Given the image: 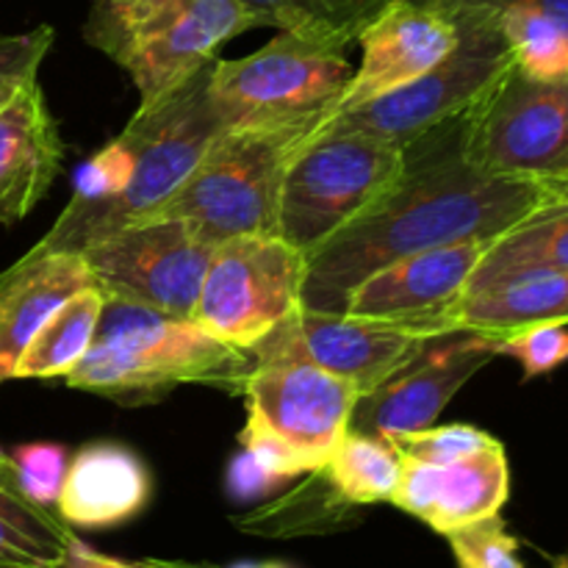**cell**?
<instances>
[{
  "instance_id": "cell-8",
  "label": "cell",
  "mask_w": 568,
  "mask_h": 568,
  "mask_svg": "<svg viewBox=\"0 0 568 568\" xmlns=\"http://www.w3.org/2000/svg\"><path fill=\"white\" fill-rule=\"evenodd\" d=\"M405 166V148L353 128L322 125L292 155L277 205V236L308 258L383 197Z\"/></svg>"
},
{
  "instance_id": "cell-4",
  "label": "cell",
  "mask_w": 568,
  "mask_h": 568,
  "mask_svg": "<svg viewBox=\"0 0 568 568\" xmlns=\"http://www.w3.org/2000/svg\"><path fill=\"white\" fill-rule=\"evenodd\" d=\"M255 28L244 0H92L83 39L136 83L139 105L166 98Z\"/></svg>"
},
{
  "instance_id": "cell-21",
  "label": "cell",
  "mask_w": 568,
  "mask_h": 568,
  "mask_svg": "<svg viewBox=\"0 0 568 568\" xmlns=\"http://www.w3.org/2000/svg\"><path fill=\"white\" fill-rule=\"evenodd\" d=\"M544 322L568 325V270L527 266L503 272L466 288L453 308L455 331L494 338Z\"/></svg>"
},
{
  "instance_id": "cell-37",
  "label": "cell",
  "mask_w": 568,
  "mask_h": 568,
  "mask_svg": "<svg viewBox=\"0 0 568 568\" xmlns=\"http://www.w3.org/2000/svg\"><path fill=\"white\" fill-rule=\"evenodd\" d=\"M233 568H283V566H233Z\"/></svg>"
},
{
  "instance_id": "cell-27",
  "label": "cell",
  "mask_w": 568,
  "mask_h": 568,
  "mask_svg": "<svg viewBox=\"0 0 568 568\" xmlns=\"http://www.w3.org/2000/svg\"><path fill=\"white\" fill-rule=\"evenodd\" d=\"M497 14L516 70L544 81L568 78V31L527 0H483Z\"/></svg>"
},
{
  "instance_id": "cell-28",
  "label": "cell",
  "mask_w": 568,
  "mask_h": 568,
  "mask_svg": "<svg viewBox=\"0 0 568 568\" xmlns=\"http://www.w3.org/2000/svg\"><path fill=\"white\" fill-rule=\"evenodd\" d=\"M355 505H349L327 480L325 469L311 471V480L277 503L258 508L247 519L239 521L244 532L272 538L314 536V532H333L347 527V516H353Z\"/></svg>"
},
{
  "instance_id": "cell-36",
  "label": "cell",
  "mask_w": 568,
  "mask_h": 568,
  "mask_svg": "<svg viewBox=\"0 0 568 568\" xmlns=\"http://www.w3.org/2000/svg\"><path fill=\"white\" fill-rule=\"evenodd\" d=\"M527 3L538 6L541 11H547L549 17L560 22V26L568 31V0H527Z\"/></svg>"
},
{
  "instance_id": "cell-30",
  "label": "cell",
  "mask_w": 568,
  "mask_h": 568,
  "mask_svg": "<svg viewBox=\"0 0 568 568\" xmlns=\"http://www.w3.org/2000/svg\"><path fill=\"white\" fill-rule=\"evenodd\" d=\"M447 541L460 568H525L519 560V544L499 514L449 532Z\"/></svg>"
},
{
  "instance_id": "cell-5",
  "label": "cell",
  "mask_w": 568,
  "mask_h": 568,
  "mask_svg": "<svg viewBox=\"0 0 568 568\" xmlns=\"http://www.w3.org/2000/svg\"><path fill=\"white\" fill-rule=\"evenodd\" d=\"M242 394L247 425L239 444L281 483L311 475L331 460L361 399L353 383L294 358L255 361Z\"/></svg>"
},
{
  "instance_id": "cell-14",
  "label": "cell",
  "mask_w": 568,
  "mask_h": 568,
  "mask_svg": "<svg viewBox=\"0 0 568 568\" xmlns=\"http://www.w3.org/2000/svg\"><path fill=\"white\" fill-rule=\"evenodd\" d=\"M497 355V338L486 333L449 331L433 336L414 361L358 399L349 430L381 438L425 430Z\"/></svg>"
},
{
  "instance_id": "cell-16",
  "label": "cell",
  "mask_w": 568,
  "mask_h": 568,
  "mask_svg": "<svg viewBox=\"0 0 568 568\" xmlns=\"http://www.w3.org/2000/svg\"><path fill=\"white\" fill-rule=\"evenodd\" d=\"M460 37L455 0H403L361 33V64L338 111L358 109L442 64ZM336 111V114H338Z\"/></svg>"
},
{
  "instance_id": "cell-11",
  "label": "cell",
  "mask_w": 568,
  "mask_h": 568,
  "mask_svg": "<svg viewBox=\"0 0 568 568\" xmlns=\"http://www.w3.org/2000/svg\"><path fill=\"white\" fill-rule=\"evenodd\" d=\"M466 159L488 175L560 192L568 178V78L544 81L510 67L469 111Z\"/></svg>"
},
{
  "instance_id": "cell-29",
  "label": "cell",
  "mask_w": 568,
  "mask_h": 568,
  "mask_svg": "<svg viewBox=\"0 0 568 568\" xmlns=\"http://www.w3.org/2000/svg\"><path fill=\"white\" fill-rule=\"evenodd\" d=\"M388 442L408 460H419V464H449V460L466 458V455L491 447V444H497V438L471 425H430L425 430L403 433V436H394Z\"/></svg>"
},
{
  "instance_id": "cell-39",
  "label": "cell",
  "mask_w": 568,
  "mask_h": 568,
  "mask_svg": "<svg viewBox=\"0 0 568 568\" xmlns=\"http://www.w3.org/2000/svg\"><path fill=\"white\" fill-rule=\"evenodd\" d=\"M560 192H564V194L568 192V178H566V181H564V186H560Z\"/></svg>"
},
{
  "instance_id": "cell-2",
  "label": "cell",
  "mask_w": 568,
  "mask_h": 568,
  "mask_svg": "<svg viewBox=\"0 0 568 568\" xmlns=\"http://www.w3.org/2000/svg\"><path fill=\"white\" fill-rule=\"evenodd\" d=\"M214 61L166 98L139 105L125 131L81 166L75 194L39 239L44 247L81 255L111 233L142 222L186 181L225 131L209 94Z\"/></svg>"
},
{
  "instance_id": "cell-13",
  "label": "cell",
  "mask_w": 568,
  "mask_h": 568,
  "mask_svg": "<svg viewBox=\"0 0 568 568\" xmlns=\"http://www.w3.org/2000/svg\"><path fill=\"white\" fill-rule=\"evenodd\" d=\"M433 336L442 333L300 305L281 325L272 327L250 349V355L255 361H308L353 383L364 397L386 383L394 372L403 369L408 361H414Z\"/></svg>"
},
{
  "instance_id": "cell-23",
  "label": "cell",
  "mask_w": 568,
  "mask_h": 568,
  "mask_svg": "<svg viewBox=\"0 0 568 568\" xmlns=\"http://www.w3.org/2000/svg\"><path fill=\"white\" fill-rule=\"evenodd\" d=\"M255 28L270 26L347 50L361 33L403 0H244Z\"/></svg>"
},
{
  "instance_id": "cell-17",
  "label": "cell",
  "mask_w": 568,
  "mask_h": 568,
  "mask_svg": "<svg viewBox=\"0 0 568 568\" xmlns=\"http://www.w3.org/2000/svg\"><path fill=\"white\" fill-rule=\"evenodd\" d=\"M510 497V466L503 442L449 464L405 458L394 508L416 516L430 530L449 536L466 525L497 516Z\"/></svg>"
},
{
  "instance_id": "cell-31",
  "label": "cell",
  "mask_w": 568,
  "mask_h": 568,
  "mask_svg": "<svg viewBox=\"0 0 568 568\" xmlns=\"http://www.w3.org/2000/svg\"><path fill=\"white\" fill-rule=\"evenodd\" d=\"M497 353L519 361L525 377L549 375L568 361V325L544 322L505 333L497 338Z\"/></svg>"
},
{
  "instance_id": "cell-1",
  "label": "cell",
  "mask_w": 568,
  "mask_h": 568,
  "mask_svg": "<svg viewBox=\"0 0 568 568\" xmlns=\"http://www.w3.org/2000/svg\"><path fill=\"white\" fill-rule=\"evenodd\" d=\"M469 111L405 144L392 189L308 255L305 308L342 314L344 297L381 266L444 244L497 239L558 197L549 183L488 175L471 164Z\"/></svg>"
},
{
  "instance_id": "cell-24",
  "label": "cell",
  "mask_w": 568,
  "mask_h": 568,
  "mask_svg": "<svg viewBox=\"0 0 568 568\" xmlns=\"http://www.w3.org/2000/svg\"><path fill=\"white\" fill-rule=\"evenodd\" d=\"M103 303V292L92 286L53 311L22 349L14 366V381H50V377L70 375L72 366L92 347Z\"/></svg>"
},
{
  "instance_id": "cell-33",
  "label": "cell",
  "mask_w": 568,
  "mask_h": 568,
  "mask_svg": "<svg viewBox=\"0 0 568 568\" xmlns=\"http://www.w3.org/2000/svg\"><path fill=\"white\" fill-rule=\"evenodd\" d=\"M20 475L22 491L33 499V503L44 505V508H55L61 486H64L67 466H70V455L61 444H22L11 455Z\"/></svg>"
},
{
  "instance_id": "cell-9",
  "label": "cell",
  "mask_w": 568,
  "mask_h": 568,
  "mask_svg": "<svg viewBox=\"0 0 568 568\" xmlns=\"http://www.w3.org/2000/svg\"><path fill=\"white\" fill-rule=\"evenodd\" d=\"M455 6L460 14V37L442 64L372 103L338 111L325 125L353 128L405 148L433 128L475 109L514 67V55L491 6L483 0H455Z\"/></svg>"
},
{
  "instance_id": "cell-12",
  "label": "cell",
  "mask_w": 568,
  "mask_h": 568,
  "mask_svg": "<svg viewBox=\"0 0 568 568\" xmlns=\"http://www.w3.org/2000/svg\"><path fill=\"white\" fill-rule=\"evenodd\" d=\"M214 244L183 220H144L81 253L103 294L192 320Z\"/></svg>"
},
{
  "instance_id": "cell-3",
  "label": "cell",
  "mask_w": 568,
  "mask_h": 568,
  "mask_svg": "<svg viewBox=\"0 0 568 568\" xmlns=\"http://www.w3.org/2000/svg\"><path fill=\"white\" fill-rule=\"evenodd\" d=\"M92 347L64 377L67 386L125 405L150 403L172 388L214 386L242 394L255 358L205 333L192 320L103 294Z\"/></svg>"
},
{
  "instance_id": "cell-34",
  "label": "cell",
  "mask_w": 568,
  "mask_h": 568,
  "mask_svg": "<svg viewBox=\"0 0 568 568\" xmlns=\"http://www.w3.org/2000/svg\"><path fill=\"white\" fill-rule=\"evenodd\" d=\"M44 568H216V566H203V564H186V560H159V558H144V560H122L111 558V555L94 552L92 547L78 538L70 547L64 560Z\"/></svg>"
},
{
  "instance_id": "cell-10",
  "label": "cell",
  "mask_w": 568,
  "mask_h": 568,
  "mask_svg": "<svg viewBox=\"0 0 568 568\" xmlns=\"http://www.w3.org/2000/svg\"><path fill=\"white\" fill-rule=\"evenodd\" d=\"M308 258L281 236H236L211 250L192 322L220 342L253 349L303 305Z\"/></svg>"
},
{
  "instance_id": "cell-20",
  "label": "cell",
  "mask_w": 568,
  "mask_h": 568,
  "mask_svg": "<svg viewBox=\"0 0 568 568\" xmlns=\"http://www.w3.org/2000/svg\"><path fill=\"white\" fill-rule=\"evenodd\" d=\"M153 494L144 460L116 442H94L70 460L55 514L70 527L105 530L142 514Z\"/></svg>"
},
{
  "instance_id": "cell-22",
  "label": "cell",
  "mask_w": 568,
  "mask_h": 568,
  "mask_svg": "<svg viewBox=\"0 0 568 568\" xmlns=\"http://www.w3.org/2000/svg\"><path fill=\"white\" fill-rule=\"evenodd\" d=\"M78 536L44 505L22 491L20 475L0 449V568H44L67 558Z\"/></svg>"
},
{
  "instance_id": "cell-18",
  "label": "cell",
  "mask_w": 568,
  "mask_h": 568,
  "mask_svg": "<svg viewBox=\"0 0 568 568\" xmlns=\"http://www.w3.org/2000/svg\"><path fill=\"white\" fill-rule=\"evenodd\" d=\"M61 161L64 142L37 78L0 105V225H14L37 209Z\"/></svg>"
},
{
  "instance_id": "cell-38",
  "label": "cell",
  "mask_w": 568,
  "mask_h": 568,
  "mask_svg": "<svg viewBox=\"0 0 568 568\" xmlns=\"http://www.w3.org/2000/svg\"><path fill=\"white\" fill-rule=\"evenodd\" d=\"M552 568H568V558H564V560H560V564H555Z\"/></svg>"
},
{
  "instance_id": "cell-19",
  "label": "cell",
  "mask_w": 568,
  "mask_h": 568,
  "mask_svg": "<svg viewBox=\"0 0 568 568\" xmlns=\"http://www.w3.org/2000/svg\"><path fill=\"white\" fill-rule=\"evenodd\" d=\"M92 286L98 283L81 255L44 247L42 242L0 272V383L14 381L22 349L50 314Z\"/></svg>"
},
{
  "instance_id": "cell-15",
  "label": "cell",
  "mask_w": 568,
  "mask_h": 568,
  "mask_svg": "<svg viewBox=\"0 0 568 568\" xmlns=\"http://www.w3.org/2000/svg\"><path fill=\"white\" fill-rule=\"evenodd\" d=\"M491 242L494 239H471L392 261L366 275L344 297L342 314L399 322L430 333L455 331L453 308L469 288Z\"/></svg>"
},
{
  "instance_id": "cell-26",
  "label": "cell",
  "mask_w": 568,
  "mask_h": 568,
  "mask_svg": "<svg viewBox=\"0 0 568 568\" xmlns=\"http://www.w3.org/2000/svg\"><path fill=\"white\" fill-rule=\"evenodd\" d=\"M327 480L349 505H392L403 483L405 458L388 438L349 430L325 466Z\"/></svg>"
},
{
  "instance_id": "cell-25",
  "label": "cell",
  "mask_w": 568,
  "mask_h": 568,
  "mask_svg": "<svg viewBox=\"0 0 568 568\" xmlns=\"http://www.w3.org/2000/svg\"><path fill=\"white\" fill-rule=\"evenodd\" d=\"M527 266L568 270V192L544 203L503 236L494 239L469 286Z\"/></svg>"
},
{
  "instance_id": "cell-35",
  "label": "cell",
  "mask_w": 568,
  "mask_h": 568,
  "mask_svg": "<svg viewBox=\"0 0 568 568\" xmlns=\"http://www.w3.org/2000/svg\"><path fill=\"white\" fill-rule=\"evenodd\" d=\"M281 486V480H275L272 475H266L253 458L242 449V455H236L231 464V471H227V491H231L233 499H242V503H250V499H258L264 494L275 491Z\"/></svg>"
},
{
  "instance_id": "cell-7",
  "label": "cell",
  "mask_w": 568,
  "mask_h": 568,
  "mask_svg": "<svg viewBox=\"0 0 568 568\" xmlns=\"http://www.w3.org/2000/svg\"><path fill=\"white\" fill-rule=\"evenodd\" d=\"M311 133L225 128L144 220H183L214 247L236 236H277L283 175Z\"/></svg>"
},
{
  "instance_id": "cell-6",
  "label": "cell",
  "mask_w": 568,
  "mask_h": 568,
  "mask_svg": "<svg viewBox=\"0 0 568 568\" xmlns=\"http://www.w3.org/2000/svg\"><path fill=\"white\" fill-rule=\"evenodd\" d=\"M355 67L344 50L281 31L242 59H216L209 94L222 128L320 131L338 111Z\"/></svg>"
},
{
  "instance_id": "cell-32",
  "label": "cell",
  "mask_w": 568,
  "mask_h": 568,
  "mask_svg": "<svg viewBox=\"0 0 568 568\" xmlns=\"http://www.w3.org/2000/svg\"><path fill=\"white\" fill-rule=\"evenodd\" d=\"M53 28L39 26L26 33H0V105L37 81L44 55L53 48Z\"/></svg>"
}]
</instances>
